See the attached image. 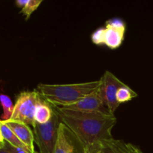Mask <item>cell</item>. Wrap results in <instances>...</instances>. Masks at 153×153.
<instances>
[{"label": "cell", "mask_w": 153, "mask_h": 153, "mask_svg": "<svg viewBox=\"0 0 153 153\" xmlns=\"http://www.w3.org/2000/svg\"><path fill=\"white\" fill-rule=\"evenodd\" d=\"M43 100L35 90L21 92L16 98L13 114L8 120L24 123L28 126H32L34 128L36 123L34 112L37 105Z\"/></svg>", "instance_id": "5b68a950"}, {"label": "cell", "mask_w": 153, "mask_h": 153, "mask_svg": "<svg viewBox=\"0 0 153 153\" xmlns=\"http://www.w3.org/2000/svg\"><path fill=\"white\" fill-rule=\"evenodd\" d=\"M126 153H131V152L129 151V149H128V146H127V143L126 144Z\"/></svg>", "instance_id": "ffe728a7"}, {"label": "cell", "mask_w": 153, "mask_h": 153, "mask_svg": "<svg viewBox=\"0 0 153 153\" xmlns=\"http://www.w3.org/2000/svg\"><path fill=\"white\" fill-rule=\"evenodd\" d=\"M0 103L3 108V115L1 116V120H8L11 117L14 105H13L10 97L2 94H0Z\"/></svg>", "instance_id": "5bb4252c"}, {"label": "cell", "mask_w": 153, "mask_h": 153, "mask_svg": "<svg viewBox=\"0 0 153 153\" xmlns=\"http://www.w3.org/2000/svg\"><path fill=\"white\" fill-rule=\"evenodd\" d=\"M100 80H101V85L100 89L101 91L102 97L106 106L110 111L111 114H114L115 111L120 105L116 99L117 92L119 88L126 85V84H124L113 73L108 70L105 72L104 75L100 79Z\"/></svg>", "instance_id": "52a82bcc"}, {"label": "cell", "mask_w": 153, "mask_h": 153, "mask_svg": "<svg viewBox=\"0 0 153 153\" xmlns=\"http://www.w3.org/2000/svg\"><path fill=\"white\" fill-rule=\"evenodd\" d=\"M31 153H37L34 149V135L29 126L22 122L12 120L3 121Z\"/></svg>", "instance_id": "9c48e42d"}, {"label": "cell", "mask_w": 153, "mask_h": 153, "mask_svg": "<svg viewBox=\"0 0 153 153\" xmlns=\"http://www.w3.org/2000/svg\"><path fill=\"white\" fill-rule=\"evenodd\" d=\"M127 146H128V149H129L131 153H144L142 152L138 147L135 146L134 145L131 144V143H127Z\"/></svg>", "instance_id": "2e32d148"}, {"label": "cell", "mask_w": 153, "mask_h": 153, "mask_svg": "<svg viewBox=\"0 0 153 153\" xmlns=\"http://www.w3.org/2000/svg\"><path fill=\"white\" fill-rule=\"evenodd\" d=\"M126 144L123 140H115L105 142L98 153H126Z\"/></svg>", "instance_id": "7c38bea8"}, {"label": "cell", "mask_w": 153, "mask_h": 153, "mask_svg": "<svg viewBox=\"0 0 153 153\" xmlns=\"http://www.w3.org/2000/svg\"><path fill=\"white\" fill-rule=\"evenodd\" d=\"M54 153H87L85 146L76 134L63 123L60 124Z\"/></svg>", "instance_id": "8992f818"}, {"label": "cell", "mask_w": 153, "mask_h": 153, "mask_svg": "<svg viewBox=\"0 0 153 153\" xmlns=\"http://www.w3.org/2000/svg\"><path fill=\"white\" fill-rule=\"evenodd\" d=\"M58 108L67 109V110L76 111L91 112V113H100L107 115H114L111 114L110 111L106 106L102 97L100 88L73 104Z\"/></svg>", "instance_id": "ba28073f"}, {"label": "cell", "mask_w": 153, "mask_h": 153, "mask_svg": "<svg viewBox=\"0 0 153 153\" xmlns=\"http://www.w3.org/2000/svg\"><path fill=\"white\" fill-rule=\"evenodd\" d=\"M137 97V93L134 92L132 89H131L129 87L126 85L124 86L121 87L120 88H119V90L117 92L116 99L117 102L120 105L121 103L131 101L132 99L135 98Z\"/></svg>", "instance_id": "4fadbf2b"}, {"label": "cell", "mask_w": 153, "mask_h": 153, "mask_svg": "<svg viewBox=\"0 0 153 153\" xmlns=\"http://www.w3.org/2000/svg\"><path fill=\"white\" fill-rule=\"evenodd\" d=\"M3 146H4V143H0V148H3Z\"/></svg>", "instance_id": "44dd1931"}, {"label": "cell", "mask_w": 153, "mask_h": 153, "mask_svg": "<svg viewBox=\"0 0 153 153\" xmlns=\"http://www.w3.org/2000/svg\"><path fill=\"white\" fill-rule=\"evenodd\" d=\"M27 2H28V0H17L15 1V4L18 7H20L22 9L26 4Z\"/></svg>", "instance_id": "e0dca14e"}, {"label": "cell", "mask_w": 153, "mask_h": 153, "mask_svg": "<svg viewBox=\"0 0 153 153\" xmlns=\"http://www.w3.org/2000/svg\"><path fill=\"white\" fill-rule=\"evenodd\" d=\"M0 153H10V152H9L7 149H4V148L3 147V148H0Z\"/></svg>", "instance_id": "d6986e66"}, {"label": "cell", "mask_w": 153, "mask_h": 153, "mask_svg": "<svg viewBox=\"0 0 153 153\" xmlns=\"http://www.w3.org/2000/svg\"><path fill=\"white\" fill-rule=\"evenodd\" d=\"M126 33V23L119 18L106 21L105 26L96 30L91 40L96 45H105L111 49H116L122 45Z\"/></svg>", "instance_id": "277c9868"}, {"label": "cell", "mask_w": 153, "mask_h": 153, "mask_svg": "<svg viewBox=\"0 0 153 153\" xmlns=\"http://www.w3.org/2000/svg\"><path fill=\"white\" fill-rule=\"evenodd\" d=\"M50 105L44 100L37 105L34 112V120L36 123L44 124L50 120L53 114V108Z\"/></svg>", "instance_id": "30bf717a"}, {"label": "cell", "mask_w": 153, "mask_h": 153, "mask_svg": "<svg viewBox=\"0 0 153 153\" xmlns=\"http://www.w3.org/2000/svg\"><path fill=\"white\" fill-rule=\"evenodd\" d=\"M61 123V118L54 108L52 116L49 122L44 124L35 123L34 126V142L38 146L39 153L55 152Z\"/></svg>", "instance_id": "3957f363"}, {"label": "cell", "mask_w": 153, "mask_h": 153, "mask_svg": "<svg viewBox=\"0 0 153 153\" xmlns=\"http://www.w3.org/2000/svg\"><path fill=\"white\" fill-rule=\"evenodd\" d=\"M101 80L78 84L50 85L40 83L35 91L44 100L56 107L73 104L99 89Z\"/></svg>", "instance_id": "7a4b0ae2"}, {"label": "cell", "mask_w": 153, "mask_h": 153, "mask_svg": "<svg viewBox=\"0 0 153 153\" xmlns=\"http://www.w3.org/2000/svg\"><path fill=\"white\" fill-rule=\"evenodd\" d=\"M0 128H1V136H2L4 141L7 142V143H10V145H12V146H16V147H20L24 148V149H27V147L24 145V143H22V142L19 140V138L16 137V134L13 132V131H12V130L10 129V128H9L2 120H1Z\"/></svg>", "instance_id": "8fae6325"}, {"label": "cell", "mask_w": 153, "mask_h": 153, "mask_svg": "<svg viewBox=\"0 0 153 153\" xmlns=\"http://www.w3.org/2000/svg\"><path fill=\"white\" fill-rule=\"evenodd\" d=\"M42 2L43 0H28L26 4L21 9L20 13H22L25 16V19H28L33 12L38 8Z\"/></svg>", "instance_id": "9a60e30c"}, {"label": "cell", "mask_w": 153, "mask_h": 153, "mask_svg": "<svg viewBox=\"0 0 153 153\" xmlns=\"http://www.w3.org/2000/svg\"><path fill=\"white\" fill-rule=\"evenodd\" d=\"M52 107L59 115L61 122L80 139L87 153H98L105 142L114 139L111 131L117 123L114 115Z\"/></svg>", "instance_id": "6da1fadb"}, {"label": "cell", "mask_w": 153, "mask_h": 153, "mask_svg": "<svg viewBox=\"0 0 153 153\" xmlns=\"http://www.w3.org/2000/svg\"><path fill=\"white\" fill-rule=\"evenodd\" d=\"M0 126H1V120H0ZM4 139H3L2 136H1V128H0V143H4Z\"/></svg>", "instance_id": "ac0fdd59"}]
</instances>
